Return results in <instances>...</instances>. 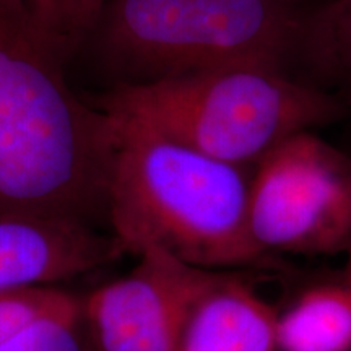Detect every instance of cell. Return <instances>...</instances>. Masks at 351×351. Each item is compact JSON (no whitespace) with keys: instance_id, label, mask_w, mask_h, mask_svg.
I'll list each match as a JSON object with an SVG mask.
<instances>
[{"instance_id":"1","label":"cell","mask_w":351,"mask_h":351,"mask_svg":"<svg viewBox=\"0 0 351 351\" xmlns=\"http://www.w3.org/2000/svg\"><path fill=\"white\" fill-rule=\"evenodd\" d=\"M64 62L25 0H0V212L109 232L116 127Z\"/></svg>"},{"instance_id":"2","label":"cell","mask_w":351,"mask_h":351,"mask_svg":"<svg viewBox=\"0 0 351 351\" xmlns=\"http://www.w3.org/2000/svg\"><path fill=\"white\" fill-rule=\"evenodd\" d=\"M109 116L116 127L109 231L125 252L158 249L213 271L270 265L249 230L251 178L243 166Z\"/></svg>"},{"instance_id":"3","label":"cell","mask_w":351,"mask_h":351,"mask_svg":"<svg viewBox=\"0 0 351 351\" xmlns=\"http://www.w3.org/2000/svg\"><path fill=\"white\" fill-rule=\"evenodd\" d=\"M285 0H109L93 34L119 85H142L208 70L280 72L309 41Z\"/></svg>"},{"instance_id":"4","label":"cell","mask_w":351,"mask_h":351,"mask_svg":"<svg viewBox=\"0 0 351 351\" xmlns=\"http://www.w3.org/2000/svg\"><path fill=\"white\" fill-rule=\"evenodd\" d=\"M236 166L256 165L291 135L340 116L339 99L282 72L234 67L117 85L95 103Z\"/></svg>"},{"instance_id":"5","label":"cell","mask_w":351,"mask_h":351,"mask_svg":"<svg viewBox=\"0 0 351 351\" xmlns=\"http://www.w3.org/2000/svg\"><path fill=\"white\" fill-rule=\"evenodd\" d=\"M249 230L269 257L335 256L351 238V158L300 132L256 163Z\"/></svg>"},{"instance_id":"6","label":"cell","mask_w":351,"mask_h":351,"mask_svg":"<svg viewBox=\"0 0 351 351\" xmlns=\"http://www.w3.org/2000/svg\"><path fill=\"white\" fill-rule=\"evenodd\" d=\"M129 274L82 298L91 351H174L202 298L228 271L147 249Z\"/></svg>"},{"instance_id":"7","label":"cell","mask_w":351,"mask_h":351,"mask_svg":"<svg viewBox=\"0 0 351 351\" xmlns=\"http://www.w3.org/2000/svg\"><path fill=\"white\" fill-rule=\"evenodd\" d=\"M124 252L112 234L95 228L0 212V293L59 287Z\"/></svg>"},{"instance_id":"8","label":"cell","mask_w":351,"mask_h":351,"mask_svg":"<svg viewBox=\"0 0 351 351\" xmlns=\"http://www.w3.org/2000/svg\"><path fill=\"white\" fill-rule=\"evenodd\" d=\"M228 274L197 304L174 351H280L278 313Z\"/></svg>"},{"instance_id":"9","label":"cell","mask_w":351,"mask_h":351,"mask_svg":"<svg viewBox=\"0 0 351 351\" xmlns=\"http://www.w3.org/2000/svg\"><path fill=\"white\" fill-rule=\"evenodd\" d=\"M343 262L276 315L280 351H351V238Z\"/></svg>"},{"instance_id":"10","label":"cell","mask_w":351,"mask_h":351,"mask_svg":"<svg viewBox=\"0 0 351 351\" xmlns=\"http://www.w3.org/2000/svg\"><path fill=\"white\" fill-rule=\"evenodd\" d=\"M41 29L64 59L72 54L98 25L109 0H25Z\"/></svg>"},{"instance_id":"11","label":"cell","mask_w":351,"mask_h":351,"mask_svg":"<svg viewBox=\"0 0 351 351\" xmlns=\"http://www.w3.org/2000/svg\"><path fill=\"white\" fill-rule=\"evenodd\" d=\"M80 298L59 287L20 288L0 293V345L34 322L72 309Z\"/></svg>"},{"instance_id":"12","label":"cell","mask_w":351,"mask_h":351,"mask_svg":"<svg viewBox=\"0 0 351 351\" xmlns=\"http://www.w3.org/2000/svg\"><path fill=\"white\" fill-rule=\"evenodd\" d=\"M0 351H91L82 320V298L72 309L25 328L0 345Z\"/></svg>"},{"instance_id":"13","label":"cell","mask_w":351,"mask_h":351,"mask_svg":"<svg viewBox=\"0 0 351 351\" xmlns=\"http://www.w3.org/2000/svg\"><path fill=\"white\" fill-rule=\"evenodd\" d=\"M307 51L319 62L339 65L351 75V0H333L311 19Z\"/></svg>"}]
</instances>
